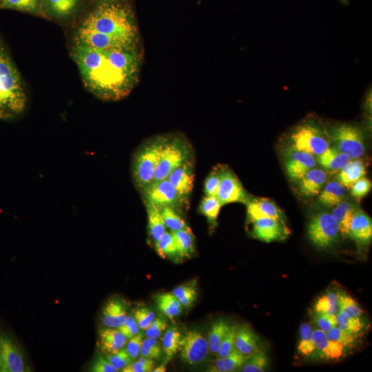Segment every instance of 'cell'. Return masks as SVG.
Here are the masks:
<instances>
[{"mask_svg": "<svg viewBox=\"0 0 372 372\" xmlns=\"http://www.w3.org/2000/svg\"><path fill=\"white\" fill-rule=\"evenodd\" d=\"M230 324L223 319L215 320L211 325L208 333L209 351L213 355H216L220 344L230 328Z\"/></svg>", "mask_w": 372, "mask_h": 372, "instance_id": "obj_29", "label": "cell"}, {"mask_svg": "<svg viewBox=\"0 0 372 372\" xmlns=\"http://www.w3.org/2000/svg\"><path fill=\"white\" fill-rule=\"evenodd\" d=\"M351 160L352 159L345 153L329 147L317 158L319 164L331 171L340 170Z\"/></svg>", "mask_w": 372, "mask_h": 372, "instance_id": "obj_26", "label": "cell"}, {"mask_svg": "<svg viewBox=\"0 0 372 372\" xmlns=\"http://www.w3.org/2000/svg\"><path fill=\"white\" fill-rule=\"evenodd\" d=\"M235 349L247 357L260 350L259 338L249 325L245 324L238 328Z\"/></svg>", "mask_w": 372, "mask_h": 372, "instance_id": "obj_21", "label": "cell"}, {"mask_svg": "<svg viewBox=\"0 0 372 372\" xmlns=\"http://www.w3.org/2000/svg\"><path fill=\"white\" fill-rule=\"evenodd\" d=\"M247 213L249 220L270 218L281 222L285 221V216L279 207L267 198H251L247 203Z\"/></svg>", "mask_w": 372, "mask_h": 372, "instance_id": "obj_17", "label": "cell"}, {"mask_svg": "<svg viewBox=\"0 0 372 372\" xmlns=\"http://www.w3.org/2000/svg\"><path fill=\"white\" fill-rule=\"evenodd\" d=\"M340 234L338 223L331 214L327 211L314 215L307 225L308 238L319 248L332 245L338 240Z\"/></svg>", "mask_w": 372, "mask_h": 372, "instance_id": "obj_8", "label": "cell"}, {"mask_svg": "<svg viewBox=\"0 0 372 372\" xmlns=\"http://www.w3.org/2000/svg\"><path fill=\"white\" fill-rule=\"evenodd\" d=\"M247 358L234 349L227 356L218 358L209 371L214 372L234 371L240 369Z\"/></svg>", "mask_w": 372, "mask_h": 372, "instance_id": "obj_27", "label": "cell"}, {"mask_svg": "<svg viewBox=\"0 0 372 372\" xmlns=\"http://www.w3.org/2000/svg\"><path fill=\"white\" fill-rule=\"evenodd\" d=\"M126 341L127 338L118 329L108 327L99 331V346L105 355L116 353L123 348Z\"/></svg>", "mask_w": 372, "mask_h": 372, "instance_id": "obj_22", "label": "cell"}, {"mask_svg": "<svg viewBox=\"0 0 372 372\" xmlns=\"http://www.w3.org/2000/svg\"><path fill=\"white\" fill-rule=\"evenodd\" d=\"M268 364L267 354L259 350L248 356L240 369L243 372H263L266 371Z\"/></svg>", "mask_w": 372, "mask_h": 372, "instance_id": "obj_35", "label": "cell"}, {"mask_svg": "<svg viewBox=\"0 0 372 372\" xmlns=\"http://www.w3.org/2000/svg\"><path fill=\"white\" fill-rule=\"evenodd\" d=\"M145 205L147 214L148 229L150 235L156 241L166 231L165 225L161 214V208L149 204H145Z\"/></svg>", "mask_w": 372, "mask_h": 372, "instance_id": "obj_30", "label": "cell"}, {"mask_svg": "<svg viewBox=\"0 0 372 372\" xmlns=\"http://www.w3.org/2000/svg\"><path fill=\"white\" fill-rule=\"evenodd\" d=\"M223 205L215 196H206L200 204L199 209L209 222L214 223Z\"/></svg>", "mask_w": 372, "mask_h": 372, "instance_id": "obj_37", "label": "cell"}, {"mask_svg": "<svg viewBox=\"0 0 372 372\" xmlns=\"http://www.w3.org/2000/svg\"><path fill=\"white\" fill-rule=\"evenodd\" d=\"M155 248L158 254L163 258L176 254V246L171 231H165L156 240Z\"/></svg>", "mask_w": 372, "mask_h": 372, "instance_id": "obj_40", "label": "cell"}, {"mask_svg": "<svg viewBox=\"0 0 372 372\" xmlns=\"http://www.w3.org/2000/svg\"><path fill=\"white\" fill-rule=\"evenodd\" d=\"M155 301L159 310L171 319L178 316L183 309V305L172 293H158L155 296Z\"/></svg>", "mask_w": 372, "mask_h": 372, "instance_id": "obj_31", "label": "cell"}, {"mask_svg": "<svg viewBox=\"0 0 372 372\" xmlns=\"http://www.w3.org/2000/svg\"><path fill=\"white\" fill-rule=\"evenodd\" d=\"M165 138V136H159L149 140L138 148L133 156L132 177L140 191L154 181Z\"/></svg>", "mask_w": 372, "mask_h": 372, "instance_id": "obj_4", "label": "cell"}, {"mask_svg": "<svg viewBox=\"0 0 372 372\" xmlns=\"http://www.w3.org/2000/svg\"><path fill=\"white\" fill-rule=\"evenodd\" d=\"M356 208L347 201L342 200L331 213L339 227L340 233L343 236H349V227Z\"/></svg>", "mask_w": 372, "mask_h": 372, "instance_id": "obj_25", "label": "cell"}, {"mask_svg": "<svg viewBox=\"0 0 372 372\" xmlns=\"http://www.w3.org/2000/svg\"><path fill=\"white\" fill-rule=\"evenodd\" d=\"M345 187L338 181L329 182L320 192L318 201L327 207H334L343 200Z\"/></svg>", "mask_w": 372, "mask_h": 372, "instance_id": "obj_28", "label": "cell"}, {"mask_svg": "<svg viewBox=\"0 0 372 372\" xmlns=\"http://www.w3.org/2000/svg\"><path fill=\"white\" fill-rule=\"evenodd\" d=\"M162 350L163 348L156 338L147 337L143 340L140 354L152 360H158L162 356Z\"/></svg>", "mask_w": 372, "mask_h": 372, "instance_id": "obj_44", "label": "cell"}, {"mask_svg": "<svg viewBox=\"0 0 372 372\" xmlns=\"http://www.w3.org/2000/svg\"><path fill=\"white\" fill-rule=\"evenodd\" d=\"M349 236L359 244H367L372 238V221L363 211L356 209L351 219Z\"/></svg>", "mask_w": 372, "mask_h": 372, "instance_id": "obj_18", "label": "cell"}, {"mask_svg": "<svg viewBox=\"0 0 372 372\" xmlns=\"http://www.w3.org/2000/svg\"><path fill=\"white\" fill-rule=\"evenodd\" d=\"M118 331L127 338H131L139 333L140 327L132 316H127L122 324L118 328Z\"/></svg>", "mask_w": 372, "mask_h": 372, "instance_id": "obj_54", "label": "cell"}, {"mask_svg": "<svg viewBox=\"0 0 372 372\" xmlns=\"http://www.w3.org/2000/svg\"><path fill=\"white\" fill-rule=\"evenodd\" d=\"M23 355L15 342L7 335L0 334V371H27Z\"/></svg>", "mask_w": 372, "mask_h": 372, "instance_id": "obj_13", "label": "cell"}, {"mask_svg": "<svg viewBox=\"0 0 372 372\" xmlns=\"http://www.w3.org/2000/svg\"><path fill=\"white\" fill-rule=\"evenodd\" d=\"M28 97L20 73L0 40V120L14 118L24 112Z\"/></svg>", "mask_w": 372, "mask_h": 372, "instance_id": "obj_3", "label": "cell"}, {"mask_svg": "<svg viewBox=\"0 0 372 372\" xmlns=\"http://www.w3.org/2000/svg\"><path fill=\"white\" fill-rule=\"evenodd\" d=\"M316 165L313 155L298 150H291L285 162L288 176L294 181H299L304 174Z\"/></svg>", "mask_w": 372, "mask_h": 372, "instance_id": "obj_16", "label": "cell"}, {"mask_svg": "<svg viewBox=\"0 0 372 372\" xmlns=\"http://www.w3.org/2000/svg\"><path fill=\"white\" fill-rule=\"evenodd\" d=\"M1 0H0V3H1Z\"/></svg>", "mask_w": 372, "mask_h": 372, "instance_id": "obj_59", "label": "cell"}, {"mask_svg": "<svg viewBox=\"0 0 372 372\" xmlns=\"http://www.w3.org/2000/svg\"><path fill=\"white\" fill-rule=\"evenodd\" d=\"M194 176V165L190 158L172 171L167 178L185 204L192 192Z\"/></svg>", "mask_w": 372, "mask_h": 372, "instance_id": "obj_14", "label": "cell"}, {"mask_svg": "<svg viewBox=\"0 0 372 372\" xmlns=\"http://www.w3.org/2000/svg\"><path fill=\"white\" fill-rule=\"evenodd\" d=\"M220 185L216 194L222 205L233 203L246 204L251 198L236 175L226 165H219Z\"/></svg>", "mask_w": 372, "mask_h": 372, "instance_id": "obj_10", "label": "cell"}, {"mask_svg": "<svg viewBox=\"0 0 372 372\" xmlns=\"http://www.w3.org/2000/svg\"><path fill=\"white\" fill-rule=\"evenodd\" d=\"M338 292L331 291L320 297L314 305V312L336 315L338 312Z\"/></svg>", "mask_w": 372, "mask_h": 372, "instance_id": "obj_34", "label": "cell"}, {"mask_svg": "<svg viewBox=\"0 0 372 372\" xmlns=\"http://www.w3.org/2000/svg\"><path fill=\"white\" fill-rule=\"evenodd\" d=\"M220 176L219 165H217L212 169L205 179L204 191L206 196H216L220 185Z\"/></svg>", "mask_w": 372, "mask_h": 372, "instance_id": "obj_49", "label": "cell"}, {"mask_svg": "<svg viewBox=\"0 0 372 372\" xmlns=\"http://www.w3.org/2000/svg\"><path fill=\"white\" fill-rule=\"evenodd\" d=\"M167 322L162 318H154L145 329V335L148 338H158L166 329Z\"/></svg>", "mask_w": 372, "mask_h": 372, "instance_id": "obj_55", "label": "cell"}, {"mask_svg": "<svg viewBox=\"0 0 372 372\" xmlns=\"http://www.w3.org/2000/svg\"><path fill=\"white\" fill-rule=\"evenodd\" d=\"M311 338L315 350H317L322 358L335 360L342 355L344 347L329 339L326 333L322 330L313 329Z\"/></svg>", "mask_w": 372, "mask_h": 372, "instance_id": "obj_19", "label": "cell"}, {"mask_svg": "<svg viewBox=\"0 0 372 372\" xmlns=\"http://www.w3.org/2000/svg\"><path fill=\"white\" fill-rule=\"evenodd\" d=\"M72 56L85 85L101 99L120 100L138 81L141 57L136 49L99 50L76 43Z\"/></svg>", "mask_w": 372, "mask_h": 372, "instance_id": "obj_1", "label": "cell"}, {"mask_svg": "<svg viewBox=\"0 0 372 372\" xmlns=\"http://www.w3.org/2000/svg\"><path fill=\"white\" fill-rule=\"evenodd\" d=\"M182 360L190 365L198 364L206 359L209 353L207 339L196 330H189L182 337L180 347Z\"/></svg>", "mask_w": 372, "mask_h": 372, "instance_id": "obj_12", "label": "cell"}, {"mask_svg": "<svg viewBox=\"0 0 372 372\" xmlns=\"http://www.w3.org/2000/svg\"><path fill=\"white\" fill-rule=\"evenodd\" d=\"M76 44L99 50H130L136 49V45L110 35L94 30L79 28L75 34Z\"/></svg>", "mask_w": 372, "mask_h": 372, "instance_id": "obj_11", "label": "cell"}, {"mask_svg": "<svg viewBox=\"0 0 372 372\" xmlns=\"http://www.w3.org/2000/svg\"><path fill=\"white\" fill-rule=\"evenodd\" d=\"M143 340V334L141 333H138L136 335L130 338L125 349L128 354L134 360H135L140 353Z\"/></svg>", "mask_w": 372, "mask_h": 372, "instance_id": "obj_57", "label": "cell"}, {"mask_svg": "<svg viewBox=\"0 0 372 372\" xmlns=\"http://www.w3.org/2000/svg\"><path fill=\"white\" fill-rule=\"evenodd\" d=\"M327 136L335 148L351 159H358L364 154V137L362 130L351 123H338L327 130Z\"/></svg>", "mask_w": 372, "mask_h": 372, "instance_id": "obj_7", "label": "cell"}, {"mask_svg": "<svg viewBox=\"0 0 372 372\" xmlns=\"http://www.w3.org/2000/svg\"><path fill=\"white\" fill-rule=\"evenodd\" d=\"M338 311H342L351 316L360 317L363 311L358 303L344 292H338Z\"/></svg>", "mask_w": 372, "mask_h": 372, "instance_id": "obj_41", "label": "cell"}, {"mask_svg": "<svg viewBox=\"0 0 372 372\" xmlns=\"http://www.w3.org/2000/svg\"><path fill=\"white\" fill-rule=\"evenodd\" d=\"M81 27L124 39L136 45L137 26L133 14L125 6L103 3L84 19Z\"/></svg>", "mask_w": 372, "mask_h": 372, "instance_id": "obj_2", "label": "cell"}, {"mask_svg": "<svg viewBox=\"0 0 372 372\" xmlns=\"http://www.w3.org/2000/svg\"><path fill=\"white\" fill-rule=\"evenodd\" d=\"M327 132L321 125L309 118L296 125L291 131L289 138L293 149L319 156L329 146Z\"/></svg>", "mask_w": 372, "mask_h": 372, "instance_id": "obj_5", "label": "cell"}, {"mask_svg": "<svg viewBox=\"0 0 372 372\" xmlns=\"http://www.w3.org/2000/svg\"><path fill=\"white\" fill-rule=\"evenodd\" d=\"M161 214L165 227L171 231H177L189 228L184 219L182 218L177 211L171 207H163L161 208Z\"/></svg>", "mask_w": 372, "mask_h": 372, "instance_id": "obj_39", "label": "cell"}, {"mask_svg": "<svg viewBox=\"0 0 372 372\" xmlns=\"http://www.w3.org/2000/svg\"><path fill=\"white\" fill-rule=\"evenodd\" d=\"M366 174L364 163L358 159H352L340 169L338 182L344 187H351L358 179Z\"/></svg>", "mask_w": 372, "mask_h": 372, "instance_id": "obj_24", "label": "cell"}, {"mask_svg": "<svg viewBox=\"0 0 372 372\" xmlns=\"http://www.w3.org/2000/svg\"><path fill=\"white\" fill-rule=\"evenodd\" d=\"M327 337L331 340L336 342L344 347H351L355 342V335L340 328L334 327L326 333Z\"/></svg>", "mask_w": 372, "mask_h": 372, "instance_id": "obj_45", "label": "cell"}, {"mask_svg": "<svg viewBox=\"0 0 372 372\" xmlns=\"http://www.w3.org/2000/svg\"><path fill=\"white\" fill-rule=\"evenodd\" d=\"M182 344V336L176 327L168 328L162 339L163 351L167 360L171 359L180 351Z\"/></svg>", "mask_w": 372, "mask_h": 372, "instance_id": "obj_33", "label": "cell"}, {"mask_svg": "<svg viewBox=\"0 0 372 372\" xmlns=\"http://www.w3.org/2000/svg\"><path fill=\"white\" fill-rule=\"evenodd\" d=\"M39 0H1V7L26 12H34L38 7Z\"/></svg>", "mask_w": 372, "mask_h": 372, "instance_id": "obj_47", "label": "cell"}, {"mask_svg": "<svg viewBox=\"0 0 372 372\" xmlns=\"http://www.w3.org/2000/svg\"><path fill=\"white\" fill-rule=\"evenodd\" d=\"M238 327L231 325L225 336L220 349L216 354L218 358H223L229 355L235 349V338Z\"/></svg>", "mask_w": 372, "mask_h": 372, "instance_id": "obj_48", "label": "cell"}, {"mask_svg": "<svg viewBox=\"0 0 372 372\" xmlns=\"http://www.w3.org/2000/svg\"><path fill=\"white\" fill-rule=\"evenodd\" d=\"M134 317L140 329L145 330L154 318V313L146 307H141L134 312Z\"/></svg>", "mask_w": 372, "mask_h": 372, "instance_id": "obj_52", "label": "cell"}, {"mask_svg": "<svg viewBox=\"0 0 372 372\" xmlns=\"http://www.w3.org/2000/svg\"><path fill=\"white\" fill-rule=\"evenodd\" d=\"M174 238L178 256L188 257L194 251V240L189 228L177 231H171Z\"/></svg>", "mask_w": 372, "mask_h": 372, "instance_id": "obj_32", "label": "cell"}, {"mask_svg": "<svg viewBox=\"0 0 372 372\" xmlns=\"http://www.w3.org/2000/svg\"><path fill=\"white\" fill-rule=\"evenodd\" d=\"M190 158L192 147L185 138L165 136L153 182L167 179L172 171Z\"/></svg>", "mask_w": 372, "mask_h": 372, "instance_id": "obj_6", "label": "cell"}, {"mask_svg": "<svg viewBox=\"0 0 372 372\" xmlns=\"http://www.w3.org/2000/svg\"><path fill=\"white\" fill-rule=\"evenodd\" d=\"M154 360L141 356L136 361L124 367L123 372H149L154 368Z\"/></svg>", "mask_w": 372, "mask_h": 372, "instance_id": "obj_50", "label": "cell"}, {"mask_svg": "<svg viewBox=\"0 0 372 372\" xmlns=\"http://www.w3.org/2000/svg\"><path fill=\"white\" fill-rule=\"evenodd\" d=\"M336 322L338 327L353 335L360 332L364 326L360 317L351 316L342 311L337 313Z\"/></svg>", "mask_w": 372, "mask_h": 372, "instance_id": "obj_38", "label": "cell"}, {"mask_svg": "<svg viewBox=\"0 0 372 372\" xmlns=\"http://www.w3.org/2000/svg\"><path fill=\"white\" fill-rule=\"evenodd\" d=\"M126 318L125 302L120 298L109 300L103 308L102 320L107 327L118 329Z\"/></svg>", "mask_w": 372, "mask_h": 372, "instance_id": "obj_20", "label": "cell"}, {"mask_svg": "<svg viewBox=\"0 0 372 372\" xmlns=\"http://www.w3.org/2000/svg\"><path fill=\"white\" fill-rule=\"evenodd\" d=\"M141 192L145 204L159 208L167 206L177 211L185 205L167 179L152 182Z\"/></svg>", "mask_w": 372, "mask_h": 372, "instance_id": "obj_9", "label": "cell"}, {"mask_svg": "<svg viewBox=\"0 0 372 372\" xmlns=\"http://www.w3.org/2000/svg\"><path fill=\"white\" fill-rule=\"evenodd\" d=\"M313 320L318 329L325 333L337 326L335 314L315 312Z\"/></svg>", "mask_w": 372, "mask_h": 372, "instance_id": "obj_51", "label": "cell"}, {"mask_svg": "<svg viewBox=\"0 0 372 372\" xmlns=\"http://www.w3.org/2000/svg\"><path fill=\"white\" fill-rule=\"evenodd\" d=\"M327 179L326 172L318 168H312L299 180L300 192L307 196L320 194Z\"/></svg>", "mask_w": 372, "mask_h": 372, "instance_id": "obj_23", "label": "cell"}, {"mask_svg": "<svg viewBox=\"0 0 372 372\" xmlns=\"http://www.w3.org/2000/svg\"><path fill=\"white\" fill-rule=\"evenodd\" d=\"M166 371V363H163L158 366L154 368L152 371L153 372H165Z\"/></svg>", "mask_w": 372, "mask_h": 372, "instance_id": "obj_58", "label": "cell"}, {"mask_svg": "<svg viewBox=\"0 0 372 372\" xmlns=\"http://www.w3.org/2000/svg\"><path fill=\"white\" fill-rule=\"evenodd\" d=\"M312 328L308 323H302L300 327V340L297 347L298 353L302 355L308 356L315 351L312 340Z\"/></svg>", "mask_w": 372, "mask_h": 372, "instance_id": "obj_36", "label": "cell"}, {"mask_svg": "<svg viewBox=\"0 0 372 372\" xmlns=\"http://www.w3.org/2000/svg\"><path fill=\"white\" fill-rule=\"evenodd\" d=\"M92 372H116L110 362L101 354L97 353L90 367Z\"/></svg>", "mask_w": 372, "mask_h": 372, "instance_id": "obj_56", "label": "cell"}, {"mask_svg": "<svg viewBox=\"0 0 372 372\" xmlns=\"http://www.w3.org/2000/svg\"><path fill=\"white\" fill-rule=\"evenodd\" d=\"M371 188V182L364 176L356 180L351 187V193L353 196L361 198L366 196Z\"/></svg>", "mask_w": 372, "mask_h": 372, "instance_id": "obj_53", "label": "cell"}, {"mask_svg": "<svg viewBox=\"0 0 372 372\" xmlns=\"http://www.w3.org/2000/svg\"><path fill=\"white\" fill-rule=\"evenodd\" d=\"M180 302L183 307L191 306L196 299L197 292L192 284L181 285L175 288L172 293Z\"/></svg>", "mask_w": 372, "mask_h": 372, "instance_id": "obj_43", "label": "cell"}, {"mask_svg": "<svg viewBox=\"0 0 372 372\" xmlns=\"http://www.w3.org/2000/svg\"><path fill=\"white\" fill-rule=\"evenodd\" d=\"M252 223L254 237L265 242L282 240L289 233L283 222L273 218H264Z\"/></svg>", "mask_w": 372, "mask_h": 372, "instance_id": "obj_15", "label": "cell"}, {"mask_svg": "<svg viewBox=\"0 0 372 372\" xmlns=\"http://www.w3.org/2000/svg\"><path fill=\"white\" fill-rule=\"evenodd\" d=\"M79 0H45L50 11L58 17L70 14L76 8Z\"/></svg>", "mask_w": 372, "mask_h": 372, "instance_id": "obj_42", "label": "cell"}, {"mask_svg": "<svg viewBox=\"0 0 372 372\" xmlns=\"http://www.w3.org/2000/svg\"><path fill=\"white\" fill-rule=\"evenodd\" d=\"M105 358L116 371L122 370L134 361L125 348L121 349L115 353L105 355Z\"/></svg>", "mask_w": 372, "mask_h": 372, "instance_id": "obj_46", "label": "cell"}]
</instances>
